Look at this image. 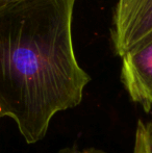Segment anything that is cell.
<instances>
[{
    "mask_svg": "<svg viewBox=\"0 0 152 153\" xmlns=\"http://www.w3.org/2000/svg\"><path fill=\"white\" fill-rule=\"evenodd\" d=\"M76 0H21L0 5V119L28 144L46 135L56 113L77 106L90 75L72 39Z\"/></svg>",
    "mask_w": 152,
    "mask_h": 153,
    "instance_id": "6da1fadb",
    "label": "cell"
},
{
    "mask_svg": "<svg viewBox=\"0 0 152 153\" xmlns=\"http://www.w3.org/2000/svg\"><path fill=\"white\" fill-rule=\"evenodd\" d=\"M17 1H21V0H0V5H3V4H7V3H13V2H17Z\"/></svg>",
    "mask_w": 152,
    "mask_h": 153,
    "instance_id": "8992f818",
    "label": "cell"
},
{
    "mask_svg": "<svg viewBox=\"0 0 152 153\" xmlns=\"http://www.w3.org/2000/svg\"><path fill=\"white\" fill-rule=\"evenodd\" d=\"M59 153H106L103 150L97 149V148H87L83 150H78L76 148H66L59 151Z\"/></svg>",
    "mask_w": 152,
    "mask_h": 153,
    "instance_id": "5b68a950",
    "label": "cell"
},
{
    "mask_svg": "<svg viewBox=\"0 0 152 153\" xmlns=\"http://www.w3.org/2000/svg\"><path fill=\"white\" fill-rule=\"evenodd\" d=\"M133 153H152V121L144 123L139 120Z\"/></svg>",
    "mask_w": 152,
    "mask_h": 153,
    "instance_id": "277c9868",
    "label": "cell"
},
{
    "mask_svg": "<svg viewBox=\"0 0 152 153\" xmlns=\"http://www.w3.org/2000/svg\"><path fill=\"white\" fill-rule=\"evenodd\" d=\"M121 81L130 99L146 113L152 108V34L125 53Z\"/></svg>",
    "mask_w": 152,
    "mask_h": 153,
    "instance_id": "3957f363",
    "label": "cell"
},
{
    "mask_svg": "<svg viewBox=\"0 0 152 153\" xmlns=\"http://www.w3.org/2000/svg\"><path fill=\"white\" fill-rule=\"evenodd\" d=\"M110 34L120 57L150 36L152 0H118Z\"/></svg>",
    "mask_w": 152,
    "mask_h": 153,
    "instance_id": "7a4b0ae2",
    "label": "cell"
}]
</instances>
